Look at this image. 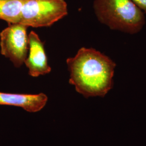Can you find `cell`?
<instances>
[{"label":"cell","instance_id":"obj_1","mask_svg":"<svg viewBox=\"0 0 146 146\" xmlns=\"http://www.w3.org/2000/svg\"><path fill=\"white\" fill-rule=\"evenodd\" d=\"M66 63L69 84L85 98H104L113 88L116 64L104 54L82 47Z\"/></svg>","mask_w":146,"mask_h":146},{"label":"cell","instance_id":"obj_3","mask_svg":"<svg viewBox=\"0 0 146 146\" xmlns=\"http://www.w3.org/2000/svg\"><path fill=\"white\" fill-rule=\"evenodd\" d=\"M67 15L64 0H26L19 23L28 27H49Z\"/></svg>","mask_w":146,"mask_h":146},{"label":"cell","instance_id":"obj_4","mask_svg":"<svg viewBox=\"0 0 146 146\" xmlns=\"http://www.w3.org/2000/svg\"><path fill=\"white\" fill-rule=\"evenodd\" d=\"M28 27L20 23L8 24L0 33V52L16 68H20L28 52Z\"/></svg>","mask_w":146,"mask_h":146},{"label":"cell","instance_id":"obj_2","mask_svg":"<svg viewBox=\"0 0 146 146\" xmlns=\"http://www.w3.org/2000/svg\"><path fill=\"white\" fill-rule=\"evenodd\" d=\"M98 20L110 29L135 34L146 23L145 13L131 0H94Z\"/></svg>","mask_w":146,"mask_h":146},{"label":"cell","instance_id":"obj_5","mask_svg":"<svg viewBox=\"0 0 146 146\" xmlns=\"http://www.w3.org/2000/svg\"><path fill=\"white\" fill-rule=\"evenodd\" d=\"M29 53L25 62L28 74L33 78L50 73L51 67L48 64L44 42L34 31L28 34Z\"/></svg>","mask_w":146,"mask_h":146},{"label":"cell","instance_id":"obj_6","mask_svg":"<svg viewBox=\"0 0 146 146\" xmlns=\"http://www.w3.org/2000/svg\"><path fill=\"white\" fill-rule=\"evenodd\" d=\"M48 97L44 93L17 94L0 92V105L20 107L29 113H36L46 105Z\"/></svg>","mask_w":146,"mask_h":146},{"label":"cell","instance_id":"obj_8","mask_svg":"<svg viewBox=\"0 0 146 146\" xmlns=\"http://www.w3.org/2000/svg\"><path fill=\"white\" fill-rule=\"evenodd\" d=\"M145 14H146V0H131Z\"/></svg>","mask_w":146,"mask_h":146},{"label":"cell","instance_id":"obj_7","mask_svg":"<svg viewBox=\"0 0 146 146\" xmlns=\"http://www.w3.org/2000/svg\"><path fill=\"white\" fill-rule=\"evenodd\" d=\"M26 0H0V19L8 24L19 23Z\"/></svg>","mask_w":146,"mask_h":146}]
</instances>
